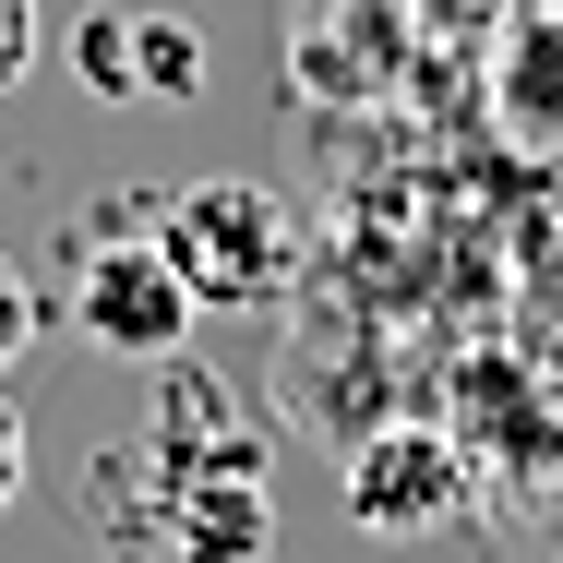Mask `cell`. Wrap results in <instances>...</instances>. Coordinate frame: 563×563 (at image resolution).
<instances>
[{
    "mask_svg": "<svg viewBox=\"0 0 563 563\" xmlns=\"http://www.w3.org/2000/svg\"><path fill=\"white\" fill-rule=\"evenodd\" d=\"M205 85V36L180 12H132V97H192Z\"/></svg>",
    "mask_w": 563,
    "mask_h": 563,
    "instance_id": "obj_5",
    "label": "cell"
},
{
    "mask_svg": "<svg viewBox=\"0 0 563 563\" xmlns=\"http://www.w3.org/2000/svg\"><path fill=\"white\" fill-rule=\"evenodd\" d=\"M347 528L360 540H432V528H467V455L432 420H384L347 444Z\"/></svg>",
    "mask_w": 563,
    "mask_h": 563,
    "instance_id": "obj_3",
    "label": "cell"
},
{
    "mask_svg": "<svg viewBox=\"0 0 563 563\" xmlns=\"http://www.w3.org/2000/svg\"><path fill=\"white\" fill-rule=\"evenodd\" d=\"M73 73H85L109 109H132V12H85V24H73Z\"/></svg>",
    "mask_w": 563,
    "mask_h": 563,
    "instance_id": "obj_6",
    "label": "cell"
},
{
    "mask_svg": "<svg viewBox=\"0 0 563 563\" xmlns=\"http://www.w3.org/2000/svg\"><path fill=\"white\" fill-rule=\"evenodd\" d=\"M36 60H48V12H36V0H0V97H12Z\"/></svg>",
    "mask_w": 563,
    "mask_h": 563,
    "instance_id": "obj_7",
    "label": "cell"
},
{
    "mask_svg": "<svg viewBox=\"0 0 563 563\" xmlns=\"http://www.w3.org/2000/svg\"><path fill=\"white\" fill-rule=\"evenodd\" d=\"M24 347H36V288H24V264L0 252V372H12Z\"/></svg>",
    "mask_w": 563,
    "mask_h": 563,
    "instance_id": "obj_8",
    "label": "cell"
},
{
    "mask_svg": "<svg viewBox=\"0 0 563 563\" xmlns=\"http://www.w3.org/2000/svg\"><path fill=\"white\" fill-rule=\"evenodd\" d=\"M408 73V0H300L288 12V85L324 109H360Z\"/></svg>",
    "mask_w": 563,
    "mask_h": 563,
    "instance_id": "obj_4",
    "label": "cell"
},
{
    "mask_svg": "<svg viewBox=\"0 0 563 563\" xmlns=\"http://www.w3.org/2000/svg\"><path fill=\"white\" fill-rule=\"evenodd\" d=\"M73 324L109 347V360H180L205 300L180 288V264L156 252V228H97L73 252Z\"/></svg>",
    "mask_w": 563,
    "mask_h": 563,
    "instance_id": "obj_2",
    "label": "cell"
},
{
    "mask_svg": "<svg viewBox=\"0 0 563 563\" xmlns=\"http://www.w3.org/2000/svg\"><path fill=\"white\" fill-rule=\"evenodd\" d=\"M156 252L180 264V288L205 300V312H264V300H288V276H300V217L264 192V180H180L168 205H156Z\"/></svg>",
    "mask_w": 563,
    "mask_h": 563,
    "instance_id": "obj_1",
    "label": "cell"
},
{
    "mask_svg": "<svg viewBox=\"0 0 563 563\" xmlns=\"http://www.w3.org/2000/svg\"><path fill=\"white\" fill-rule=\"evenodd\" d=\"M12 504H24V408L0 396V516H12Z\"/></svg>",
    "mask_w": 563,
    "mask_h": 563,
    "instance_id": "obj_9",
    "label": "cell"
}]
</instances>
